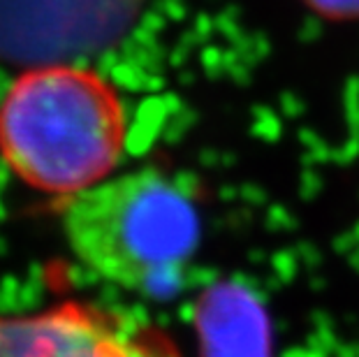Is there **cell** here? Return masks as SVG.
<instances>
[{
  "instance_id": "cell-1",
  "label": "cell",
  "mask_w": 359,
  "mask_h": 357,
  "mask_svg": "<svg viewBox=\"0 0 359 357\" xmlns=\"http://www.w3.org/2000/svg\"><path fill=\"white\" fill-rule=\"evenodd\" d=\"M128 119L118 90L77 63L26 67L0 102V156L42 193L74 195L118 165Z\"/></svg>"
},
{
  "instance_id": "cell-2",
  "label": "cell",
  "mask_w": 359,
  "mask_h": 357,
  "mask_svg": "<svg viewBox=\"0 0 359 357\" xmlns=\"http://www.w3.org/2000/svg\"><path fill=\"white\" fill-rule=\"evenodd\" d=\"M63 230L72 253L107 281L163 292L193 255L200 218L174 181L142 170L70 195Z\"/></svg>"
},
{
  "instance_id": "cell-3",
  "label": "cell",
  "mask_w": 359,
  "mask_h": 357,
  "mask_svg": "<svg viewBox=\"0 0 359 357\" xmlns=\"http://www.w3.org/2000/svg\"><path fill=\"white\" fill-rule=\"evenodd\" d=\"M147 0H0V63H70L121 40Z\"/></svg>"
},
{
  "instance_id": "cell-4",
  "label": "cell",
  "mask_w": 359,
  "mask_h": 357,
  "mask_svg": "<svg viewBox=\"0 0 359 357\" xmlns=\"http://www.w3.org/2000/svg\"><path fill=\"white\" fill-rule=\"evenodd\" d=\"M0 357H179V351L151 325L65 302L33 316H0Z\"/></svg>"
},
{
  "instance_id": "cell-5",
  "label": "cell",
  "mask_w": 359,
  "mask_h": 357,
  "mask_svg": "<svg viewBox=\"0 0 359 357\" xmlns=\"http://www.w3.org/2000/svg\"><path fill=\"white\" fill-rule=\"evenodd\" d=\"M202 357H273L269 316L246 285L220 281L197 299Z\"/></svg>"
},
{
  "instance_id": "cell-6",
  "label": "cell",
  "mask_w": 359,
  "mask_h": 357,
  "mask_svg": "<svg viewBox=\"0 0 359 357\" xmlns=\"http://www.w3.org/2000/svg\"><path fill=\"white\" fill-rule=\"evenodd\" d=\"M323 19L330 21H359V0H302Z\"/></svg>"
}]
</instances>
